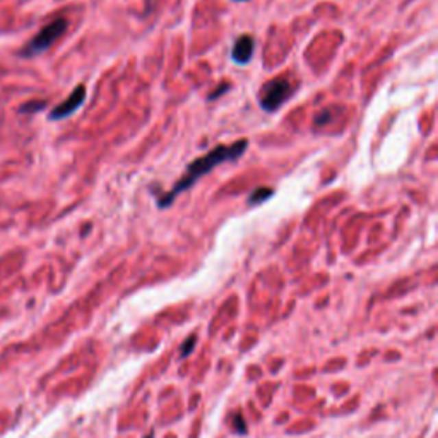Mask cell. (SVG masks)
Instances as JSON below:
<instances>
[{
	"mask_svg": "<svg viewBox=\"0 0 438 438\" xmlns=\"http://www.w3.org/2000/svg\"><path fill=\"white\" fill-rule=\"evenodd\" d=\"M247 147H248V139H240L236 141V143L231 144V146H216L215 149L209 151L208 154H204V156L192 161V163L187 167V170H185L184 177H182L180 180L173 185V188H171L168 194H165L163 197L158 201V208L160 209L170 208L178 195L184 194V192H187L188 188L194 187V185L197 184L202 177L211 173L216 167H219V165L223 163H228V161H236L238 158H241V154L247 151Z\"/></svg>",
	"mask_w": 438,
	"mask_h": 438,
	"instance_id": "obj_1",
	"label": "cell"
},
{
	"mask_svg": "<svg viewBox=\"0 0 438 438\" xmlns=\"http://www.w3.org/2000/svg\"><path fill=\"white\" fill-rule=\"evenodd\" d=\"M293 91H295V84L291 77L288 74H282L262 86L258 91V105L265 113H274L284 105Z\"/></svg>",
	"mask_w": 438,
	"mask_h": 438,
	"instance_id": "obj_2",
	"label": "cell"
},
{
	"mask_svg": "<svg viewBox=\"0 0 438 438\" xmlns=\"http://www.w3.org/2000/svg\"><path fill=\"white\" fill-rule=\"evenodd\" d=\"M67 26L69 24L65 19L51 21V23L47 24L43 29L38 31L36 36H34L33 40H31L29 43L23 48L21 55H23V57H36V55L47 51L48 48H50L51 45H53L55 41H57L58 38L67 31Z\"/></svg>",
	"mask_w": 438,
	"mask_h": 438,
	"instance_id": "obj_3",
	"label": "cell"
},
{
	"mask_svg": "<svg viewBox=\"0 0 438 438\" xmlns=\"http://www.w3.org/2000/svg\"><path fill=\"white\" fill-rule=\"evenodd\" d=\"M84 101H86V88L82 84H79L77 88L71 93V96H69L67 99H64L60 105L55 106V108L51 110L48 119L50 120L67 119V117H71L72 113L77 112V110L84 105Z\"/></svg>",
	"mask_w": 438,
	"mask_h": 438,
	"instance_id": "obj_4",
	"label": "cell"
},
{
	"mask_svg": "<svg viewBox=\"0 0 438 438\" xmlns=\"http://www.w3.org/2000/svg\"><path fill=\"white\" fill-rule=\"evenodd\" d=\"M255 51V40L250 34H241L233 45L231 50V60L238 65H245L252 60Z\"/></svg>",
	"mask_w": 438,
	"mask_h": 438,
	"instance_id": "obj_5",
	"label": "cell"
},
{
	"mask_svg": "<svg viewBox=\"0 0 438 438\" xmlns=\"http://www.w3.org/2000/svg\"><path fill=\"white\" fill-rule=\"evenodd\" d=\"M274 195V188L271 187H258L255 188L254 192L250 194V197H248V204L250 206H260L264 204V202H267L269 199Z\"/></svg>",
	"mask_w": 438,
	"mask_h": 438,
	"instance_id": "obj_6",
	"label": "cell"
},
{
	"mask_svg": "<svg viewBox=\"0 0 438 438\" xmlns=\"http://www.w3.org/2000/svg\"><path fill=\"white\" fill-rule=\"evenodd\" d=\"M47 106V101H27L19 108L21 113H36Z\"/></svg>",
	"mask_w": 438,
	"mask_h": 438,
	"instance_id": "obj_7",
	"label": "cell"
},
{
	"mask_svg": "<svg viewBox=\"0 0 438 438\" xmlns=\"http://www.w3.org/2000/svg\"><path fill=\"white\" fill-rule=\"evenodd\" d=\"M233 428H234V432L240 433V435H243V433L247 432V426H245V422H243V418H241L240 413H236V415H234Z\"/></svg>",
	"mask_w": 438,
	"mask_h": 438,
	"instance_id": "obj_8",
	"label": "cell"
},
{
	"mask_svg": "<svg viewBox=\"0 0 438 438\" xmlns=\"http://www.w3.org/2000/svg\"><path fill=\"white\" fill-rule=\"evenodd\" d=\"M228 91H230V84H228V82H224V84H221L219 88H216L215 93H211V95L208 96V99L209 101H215V99H218L219 96H223L224 93H228Z\"/></svg>",
	"mask_w": 438,
	"mask_h": 438,
	"instance_id": "obj_9",
	"label": "cell"
},
{
	"mask_svg": "<svg viewBox=\"0 0 438 438\" xmlns=\"http://www.w3.org/2000/svg\"><path fill=\"white\" fill-rule=\"evenodd\" d=\"M194 344H195V337H188L187 341H185L184 348H182V358H187L188 353H191L192 350H194Z\"/></svg>",
	"mask_w": 438,
	"mask_h": 438,
	"instance_id": "obj_10",
	"label": "cell"
},
{
	"mask_svg": "<svg viewBox=\"0 0 438 438\" xmlns=\"http://www.w3.org/2000/svg\"><path fill=\"white\" fill-rule=\"evenodd\" d=\"M234 2H248V0H234Z\"/></svg>",
	"mask_w": 438,
	"mask_h": 438,
	"instance_id": "obj_11",
	"label": "cell"
},
{
	"mask_svg": "<svg viewBox=\"0 0 438 438\" xmlns=\"http://www.w3.org/2000/svg\"><path fill=\"white\" fill-rule=\"evenodd\" d=\"M146 438H153V435H147V437H146Z\"/></svg>",
	"mask_w": 438,
	"mask_h": 438,
	"instance_id": "obj_12",
	"label": "cell"
}]
</instances>
